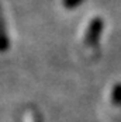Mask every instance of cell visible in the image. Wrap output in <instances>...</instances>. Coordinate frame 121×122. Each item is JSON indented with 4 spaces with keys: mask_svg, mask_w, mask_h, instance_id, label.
Instances as JSON below:
<instances>
[{
    "mask_svg": "<svg viewBox=\"0 0 121 122\" xmlns=\"http://www.w3.org/2000/svg\"><path fill=\"white\" fill-rule=\"evenodd\" d=\"M103 31V20L100 18H93L92 23L89 24V28L86 31L85 42L87 45H94L100 39V34Z\"/></svg>",
    "mask_w": 121,
    "mask_h": 122,
    "instance_id": "1",
    "label": "cell"
},
{
    "mask_svg": "<svg viewBox=\"0 0 121 122\" xmlns=\"http://www.w3.org/2000/svg\"><path fill=\"white\" fill-rule=\"evenodd\" d=\"M111 101L114 105L121 107V83L116 84L111 90Z\"/></svg>",
    "mask_w": 121,
    "mask_h": 122,
    "instance_id": "2",
    "label": "cell"
},
{
    "mask_svg": "<svg viewBox=\"0 0 121 122\" xmlns=\"http://www.w3.org/2000/svg\"><path fill=\"white\" fill-rule=\"evenodd\" d=\"M83 0H65V6L66 7H76V6H80Z\"/></svg>",
    "mask_w": 121,
    "mask_h": 122,
    "instance_id": "3",
    "label": "cell"
}]
</instances>
